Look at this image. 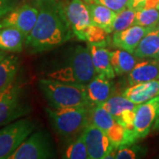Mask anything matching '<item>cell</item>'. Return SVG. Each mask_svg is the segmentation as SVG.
Wrapping results in <instances>:
<instances>
[{
    "mask_svg": "<svg viewBox=\"0 0 159 159\" xmlns=\"http://www.w3.org/2000/svg\"><path fill=\"white\" fill-rule=\"evenodd\" d=\"M19 5V0H0V20Z\"/></svg>",
    "mask_w": 159,
    "mask_h": 159,
    "instance_id": "29",
    "label": "cell"
},
{
    "mask_svg": "<svg viewBox=\"0 0 159 159\" xmlns=\"http://www.w3.org/2000/svg\"><path fill=\"white\" fill-rule=\"evenodd\" d=\"M136 103L132 102L124 96H112L102 102L101 106L113 116L115 119L119 122L125 129V139L121 146L134 144L133 129H134V120L137 108ZM120 147V146H119Z\"/></svg>",
    "mask_w": 159,
    "mask_h": 159,
    "instance_id": "7",
    "label": "cell"
},
{
    "mask_svg": "<svg viewBox=\"0 0 159 159\" xmlns=\"http://www.w3.org/2000/svg\"><path fill=\"white\" fill-rule=\"evenodd\" d=\"M144 8H156V9H159V0H146Z\"/></svg>",
    "mask_w": 159,
    "mask_h": 159,
    "instance_id": "31",
    "label": "cell"
},
{
    "mask_svg": "<svg viewBox=\"0 0 159 159\" xmlns=\"http://www.w3.org/2000/svg\"><path fill=\"white\" fill-rule=\"evenodd\" d=\"M20 66V59L14 55H7L0 61V94L14 84Z\"/></svg>",
    "mask_w": 159,
    "mask_h": 159,
    "instance_id": "22",
    "label": "cell"
},
{
    "mask_svg": "<svg viewBox=\"0 0 159 159\" xmlns=\"http://www.w3.org/2000/svg\"><path fill=\"white\" fill-rule=\"evenodd\" d=\"M63 14L74 35L80 41L87 42V36L94 26L89 8L83 0L60 1Z\"/></svg>",
    "mask_w": 159,
    "mask_h": 159,
    "instance_id": "8",
    "label": "cell"
},
{
    "mask_svg": "<svg viewBox=\"0 0 159 159\" xmlns=\"http://www.w3.org/2000/svg\"><path fill=\"white\" fill-rule=\"evenodd\" d=\"M88 148L89 159H106L116 148L104 132L89 123L81 133Z\"/></svg>",
    "mask_w": 159,
    "mask_h": 159,
    "instance_id": "12",
    "label": "cell"
},
{
    "mask_svg": "<svg viewBox=\"0 0 159 159\" xmlns=\"http://www.w3.org/2000/svg\"><path fill=\"white\" fill-rule=\"evenodd\" d=\"M62 157L66 159H89L88 148L81 134L69 143Z\"/></svg>",
    "mask_w": 159,
    "mask_h": 159,
    "instance_id": "24",
    "label": "cell"
},
{
    "mask_svg": "<svg viewBox=\"0 0 159 159\" xmlns=\"http://www.w3.org/2000/svg\"><path fill=\"white\" fill-rule=\"evenodd\" d=\"M145 2H146V0H128L127 7L132 8L135 11H138V10L144 8Z\"/></svg>",
    "mask_w": 159,
    "mask_h": 159,
    "instance_id": "30",
    "label": "cell"
},
{
    "mask_svg": "<svg viewBox=\"0 0 159 159\" xmlns=\"http://www.w3.org/2000/svg\"><path fill=\"white\" fill-rule=\"evenodd\" d=\"M147 153V148L140 145L132 144L120 146L116 149V159H134L144 157Z\"/></svg>",
    "mask_w": 159,
    "mask_h": 159,
    "instance_id": "27",
    "label": "cell"
},
{
    "mask_svg": "<svg viewBox=\"0 0 159 159\" xmlns=\"http://www.w3.org/2000/svg\"><path fill=\"white\" fill-rule=\"evenodd\" d=\"M157 29H159V24H158V25H157Z\"/></svg>",
    "mask_w": 159,
    "mask_h": 159,
    "instance_id": "34",
    "label": "cell"
},
{
    "mask_svg": "<svg viewBox=\"0 0 159 159\" xmlns=\"http://www.w3.org/2000/svg\"><path fill=\"white\" fill-rule=\"evenodd\" d=\"M50 123L60 138L72 141L80 135L90 123L91 109L89 107L45 108Z\"/></svg>",
    "mask_w": 159,
    "mask_h": 159,
    "instance_id": "3",
    "label": "cell"
},
{
    "mask_svg": "<svg viewBox=\"0 0 159 159\" xmlns=\"http://www.w3.org/2000/svg\"><path fill=\"white\" fill-rule=\"evenodd\" d=\"M37 1V20L25 41V47L31 54L51 51L65 44L74 35L63 14L60 1Z\"/></svg>",
    "mask_w": 159,
    "mask_h": 159,
    "instance_id": "1",
    "label": "cell"
},
{
    "mask_svg": "<svg viewBox=\"0 0 159 159\" xmlns=\"http://www.w3.org/2000/svg\"><path fill=\"white\" fill-rule=\"evenodd\" d=\"M88 47L90 51L91 58L97 74H101L108 79H114L116 74L111 63L110 51L102 43H88Z\"/></svg>",
    "mask_w": 159,
    "mask_h": 159,
    "instance_id": "17",
    "label": "cell"
},
{
    "mask_svg": "<svg viewBox=\"0 0 159 159\" xmlns=\"http://www.w3.org/2000/svg\"><path fill=\"white\" fill-rule=\"evenodd\" d=\"M38 87L51 108H90L85 86L53 78H42L38 81Z\"/></svg>",
    "mask_w": 159,
    "mask_h": 159,
    "instance_id": "2",
    "label": "cell"
},
{
    "mask_svg": "<svg viewBox=\"0 0 159 159\" xmlns=\"http://www.w3.org/2000/svg\"><path fill=\"white\" fill-rule=\"evenodd\" d=\"M30 106L22 98L20 87L13 84L0 94V127L21 119L30 111Z\"/></svg>",
    "mask_w": 159,
    "mask_h": 159,
    "instance_id": "9",
    "label": "cell"
},
{
    "mask_svg": "<svg viewBox=\"0 0 159 159\" xmlns=\"http://www.w3.org/2000/svg\"><path fill=\"white\" fill-rule=\"evenodd\" d=\"M110 57L116 76L128 74L137 63L134 53L121 49L110 51Z\"/></svg>",
    "mask_w": 159,
    "mask_h": 159,
    "instance_id": "23",
    "label": "cell"
},
{
    "mask_svg": "<svg viewBox=\"0 0 159 159\" xmlns=\"http://www.w3.org/2000/svg\"><path fill=\"white\" fill-rule=\"evenodd\" d=\"M121 95L136 104L146 102L159 96V79L128 86Z\"/></svg>",
    "mask_w": 159,
    "mask_h": 159,
    "instance_id": "18",
    "label": "cell"
},
{
    "mask_svg": "<svg viewBox=\"0 0 159 159\" xmlns=\"http://www.w3.org/2000/svg\"><path fill=\"white\" fill-rule=\"evenodd\" d=\"M95 26L103 29L108 34L113 33V25L118 12L107 6L97 4H86Z\"/></svg>",
    "mask_w": 159,
    "mask_h": 159,
    "instance_id": "19",
    "label": "cell"
},
{
    "mask_svg": "<svg viewBox=\"0 0 159 159\" xmlns=\"http://www.w3.org/2000/svg\"><path fill=\"white\" fill-rule=\"evenodd\" d=\"M55 155L50 134L39 130L30 134L8 159H48Z\"/></svg>",
    "mask_w": 159,
    "mask_h": 159,
    "instance_id": "6",
    "label": "cell"
},
{
    "mask_svg": "<svg viewBox=\"0 0 159 159\" xmlns=\"http://www.w3.org/2000/svg\"><path fill=\"white\" fill-rule=\"evenodd\" d=\"M158 118L159 96L137 105L133 129L135 143L148 136Z\"/></svg>",
    "mask_w": 159,
    "mask_h": 159,
    "instance_id": "10",
    "label": "cell"
},
{
    "mask_svg": "<svg viewBox=\"0 0 159 159\" xmlns=\"http://www.w3.org/2000/svg\"><path fill=\"white\" fill-rule=\"evenodd\" d=\"M32 119L21 118L0 129V159H8L36 128Z\"/></svg>",
    "mask_w": 159,
    "mask_h": 159,
    "instance_id": "5",
    "label": "cell"
},
{
    "mask_svg": "<svg viewBox=\"0 0 159 159\" xmlns=\"http://www.w3.org/2000/svg\"><path fill=\"white\" fill-rule=\"evenodd\" d=\"M7 55H8V54H7V52L2 51V50H0V61H1L4 57H6Z\"/></svg>",
    "mask_w": 159,
    "mask_h": 159,
    "instance_id": "33",
    "label": "cell"
},
{
    "mask_svg": "<svg viewBox=\"0 0 159 159\" xmlns=\"http://www.w3.org/2000/svg\"><path fill=\"white\" fill-rule=\"evenodd\" d=\"M83 1L86 4H97V5L107 6L117 12L126 8L128 4V0H83Z\"/></svg>",
    "mask_w": 159,
    "mask_h": 159,
    "instance_id": "28",
    "label": "cell"
},
{
    "mask_svg": "<svg viewBox=\"0 0 159 159\" xmlns=\"http://www.w3.org/2000/svg\"><path fill=\"white\" fill-rule=\"evenodd\" d=\"M157 28V27H156ZM156 28L143 27L140 25H133L130 28L121 31L114 32L112 35V43L118 49L134 53L142 39Z\"/></svg>",
    "mask_w": 159,
    "mask_h": 159,
    "instance_id": "14",
    "label": "cell"
},
{
    "mask_svg": "<svg viewBox=\"0 0 159 159\" xmlns=\"http://www.w3.org/2000/svg\"><path fill=\"white\" fill-rule=\"evenodd\" d=\"M38 12L39 10L36 6H30L29 4L18 6L0 20V28H15L27 38L35 25Z\"/></svg>",
    "mask_w": 159,
    "mask_h": 159,
    "instance_id": "11",
    "label": "cell"
},
{
    "mask_svg": "<svg viewBox=\"0 0 159 159\" xmlns=\"http://www.w3.org/2000/svg\"><path fill=\"white\" fill-rule=\"evenodd\" d=\"M26 37L12 27L0 28V50L7 53H20L25 46Z\"/></svg>",
    "mask_w": 159,
    "mask_h": 159,
    "instance_id": "20",
    "label": "cell"
},
{
    "mask_svg": "<svg viewBox=\"0 0 159 159\" xmlns=\"http://www.w3.org/2000/svg\"><path fill=\"white\" fill-rule=\"evenodd\" d=\"M86 94L90 108L101 105L102 102L112 97L113 83L111 79H108L101 74H97L85 86Z\"/></svg>",
    "mask_w": 159,
    "mask_h": 159,
    "instance_id": "15",
    "label": "cell"
},
{
    "mask_svg": "<svg viewBox=\"0 0 159 159\" xmlns=\"http://www.w3.org/2000/svg\"><path fill=\"white\" fill-rule=\"evenodd\" d=\"M159 24V9L142 8L136 11L134 25L156 28Z\"/></svg>",
    "mask_w": 159,
    "mask_h": 159,
    "instance_id": "25",
    "label": "cell"
},
{
    "mask_svg": "<svg viewBox=\"0 0 159 159\" xmlns=\"http://www.w3.org/2000/svg\"><path fill=\"white\" fill-rule=\"evenodd\" d=\"M134 55L139 59L159 60V29L157 28L148 32L142 38L134 51Z\"/></svg>",
    "mask_w": 159,
    "mask_h": 159,
    "instance_id": "21",
    "label": "cell"
},
{
    "mask_svg": "<svg viewBox=\"0 0 159 159\" xmlns=\"http://www.w3.org/2000/svg\"><path fill=\"white\" fill-rule=\"evenodd\" d=\"M90 122L104 132L115 148H118L123 144L125 129L105 109L101 106H96L91 109Z\"/></svg>",
    "mask_w": 159,
    "mask_h": 159,
    "instance_id": "13",
    "label": "cell"
},
{
    "mask_svg": "<svg viewBox=\"0 0 159 159\" xmlns=\"http://www.w3.org/2000/svg\"><path fill=\"white\" fill-rule=\"evenodd\" d=\"M158 79L159 60L157 59H143L137 62L133 70L127 74L128 86Z\"/></svg>",
    "mask_w": 159,
    "mask_h": 159,
    "instance_id": "16",
    "label": "cell"
},
{
    "mask_svg": "<svg viewBox=\"0 0 159 159\" xmlns=\"http://www.w3.org/2000/svg\"><path fill=\"white\" fill-rule=\"evenodd\" d=\"M135 15L136 11L129 7H126L124 10L119 11L113 25V33L128 29L131 26L134 25Z\"/></svg>",
    "mask_w": 159,
    "mask_h": 159,
    "instance_id": "26",
    "label": "cell"
},
{
    "mask_svg": "<svg viewBox=\"0 0 159 159\" xmlns=\"http://www.w3.org/2000/svg\"><path fill=\"white\" fill-rule=\"evenodd\" d=\"M152 131H153V132H158L159 131V118L155 122L153 127H152Z\"/></svg>",
    "mask_w": 159,
    "mask_h": 159,
    "instance_id": "32",
    "label": "cell"
},
{
    "mask_svg": "<svg viewBox=\"0 0 159 159\" xmlns=\"http://www.w3.org/2000/svg\"><path fill=\"white\" fill-rule=\"evenodd\" d=\"M97 75L89 47L77 45L65 66L50 74V78L86 86Z\"/></svg>",
    "mask_w": 159,
    "mask_h": 159,
    "instance_id": "4",
    "label": "cell"
}]
</instances>
